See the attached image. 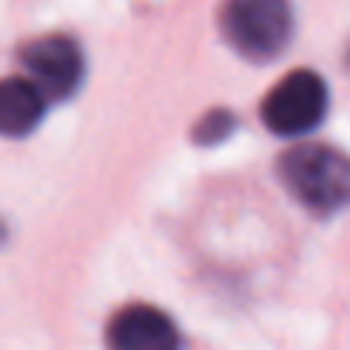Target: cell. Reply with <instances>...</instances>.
Returning a JSON list of instances; mask_svg holds the SVG:
<instances>
[{
    "label": "cell",
    "instance_id": "cell-6",
    "mask_svg": "<svg viewBox=\"0 0 350 350\" xmlns=\"http://www.w3.org/2000/svg\"><path fill=\"white\" fill-rule=\"evenodd\" d=\"M45 96L25 79L8 76L0 79V134L4 137H25L31 134L45 117Z\"/></svg>",
    "mask_w": 350,
    "mask_h": 350
},
{
    "label": "cell",
    "instance_id": "cell-7",
    "mask_svg": "<svg viewBox=\"0 0 350 350\" xmlns=\"http://www.w3.org/2000/svg\"><path fill=\"white\" fill-rule=\"evenodd\" d=\"M230 131H234V117H230L227 110H213V113H206V117L196 124V141L213 144V141H224Z\"/></svg>",
    "mask_w": 350,
    "mask_h": 350
},
{
    "label": "cell",
    "instance_id": "cell-5",
    "mask_svg": "<svg viewBox=\"0 0 350 350\" xmlns=\"http://www.w3.org/2000/svg\"><path fill=\"white\" fill-rule=\"evenodd\" d=\"M107 347L110 350H183L175 323L144 302H131L113 312L107 323Z\"/></svg>",
    "mask_w": 350,
    "mask_h": 350
},
{
    "label": "cell",
    "instance_id": "cell-3",
    "mask_svg": "<svg viewBox=\"0 0 350 350\" xmlns=\"http://www.w3.org/2000/svg\"><path fill=\"white\" fill-rule=\"evenodd\" d=\"M329 107V90L323 76L312 69H295L275 83V90L261 103V120L278 137H306L312 134Z\"/></svg>",
    "mask_w": 350,
    "mask_h": 350
},
{
    "label": "cell",
    "instance_id": "cell-4",
    "mask_svg": "<svg viewBox=\"0 0 350 350\" xmlns=\"http://www.w3.org/2000/svg\"><path fill=\"white\" fill-rule=\"evenodd\" d=\"M25 79L45 100H69L83 83V52L66 35H45L21 49Z\"/></svg>",
    "mask_w": 350,
    "mask_h": 350
},
{
    "label": "cell",
    "instance_id": "cell-2",
    "mask_svg": "<svg viewBox=\"0 0 350 350\" xmlns=\"http://www.w3.org/2000/svg\"><path fill=\"white\" fill-rule=\"evenodd\" d=\"M220 31L237 55L271 62L288 49L295 18L282 0H234L220 14Z\"/></svg>",
    "mask_w": 350,
    "mask_h": 350
},
{
    "label": "cell",
    "instance_id": "cell-1",
    "mask_svg": "<svg viewBox=\"0 0 350 350\" xmlns=\"http://www.w3.org/2000/svg\"><path fill=\"white\" fill-rule=\"evenodd\" d=\"M285 189L312 213L326 217L350 203V158L329 144H295L278 158Z\"/></svg>",
    "mask_w": 350,
    "mask_h": 350
}]
</instances>
